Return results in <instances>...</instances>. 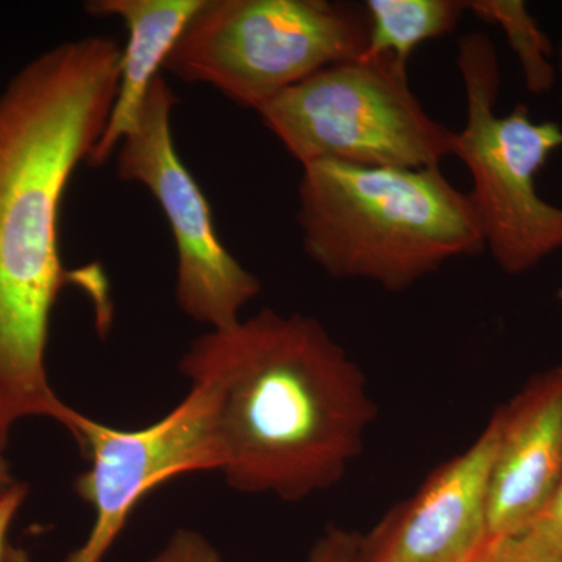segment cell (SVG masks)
<instances>
[{
    "mask_svg": "<svg viewBox=\"0 0 562 562\" xmlns=\"http://www.w3.org/2000/svg\"><path fill=\"white\" fill-rule=\"evenodd\" d=\"M203 0H90L92 16L117 18L128 32L122 47L120 90L101 139L90 160L98 168L109 161L138 121L147 92L165 68L169 54Z\"/></svg>",
    "mask_w": 562,
    "mask_h": 562,
    "instance_id": "cell-11",
    "label": "cell"
},
{
    "mask_svg": "<svg viewBox=\"0 0 562 562\" xmlns=\"http://www.w3.org/2000/svg\"><path fill=\"white\" fill-rule=\"evenodd\" d=\"M179 371L209 395L217 472L244 494L302 502L336 486L379 412L358 362L301 313L203 333Z\"/></svg>",
    "mask_w": 562,
    "mask_h": 562,
    "instance_id": "cell-2",
    "label": "cell"
},
{
    "mask_svg": "<svg viewBox=\"0 0 562 562\" xmlns=\"http://www.w3.org/2000/svg\"><path fill=\"white\" fill-rule=\"evenodd\" d=\"M358 542L360 532L328 527L314 542L306 562H360Z\"/></svg>",
    "mask_w": 562,
    "mask_h": 562,
    "instance_id": "cell-16",
    "label": "cell"
},
{
    "mask_svg": "<svg viewBox=\"0 0 562 562\" xmlns=\"http://www.w3.org/2000/svg\"><path fill=\"white\" fill-rule=\"evenodd\" d=\"M176 105L171 87L158 76L138 121L117 146V176L144 184L171 227L177 305L190 319L220 330L241 319L244 306L260 294L261 281L221 241L210 203L181 161L172 133Z\"/></svg>",
    "mask_w": 562,
    "mask_h": 562,
    "instance_id": "cell-7",
    "label": "cell"
},
{
    "mask_svg": "<svg viewBox=\"0 0 562 562\" xmlns=\"http://www.w3.org/2000/svg\"><path fill=\"white\" fill-rule=\"evenodd\" d=\"M557 72H558V77H560L561 83H562V36L560 40V44H558ZM561 101H562V90H561Z\"/></svg>",
    "mask_w": 562,
    "mask_h": 562,
    "instance_id": "cell-20",
    "label": "cell"
},
{
    "mask_svg": "<svg viewBox=\"0 0 562 562\" xmlns=\"http://www.w3.org/2000/svg\"><path fill=\"white\" fill-rule=\"evenodd\" d=\"M487 519L491 538L530 527L562 479V364L539 372L497 409Z\"/></svg>",
    "mask_w": 562,
    "mask_h": 562,
    "instance_id": "cell-10",
    "label": "cell"
},
{
    "mask_svg": "<svg viewBox=\"0 0 562 562\" xmlns=\"http://www.w3.org/2000/svg\"><path fill=\"white\" fill-rule=\"evenodd\" d=\"M530 527L546 532L547 536L562 546V479L557 491H554L553 497L550 498L549 505L539 514L538 519Z\"/></svg>",
    "mask_w": 562,
    "mask_h": 562,
    "instance_id": "cell-18",
    "label": "cell"
},
{
    "mask_svg": "<svg viewBox=\"0 0 562 562\" xmlns=\"http://www.w3.org/2000/svg\"><path fill=\"white\" fill-rule=\"evenodd\" d=\"M121 61V44L109 36L66 41L0 94V452L25 417H49L76 435L80 413L55 394L46 369L61 291L87 292L102 333L113 321L101 266L63 265L60 214L74 172L105 131Z\"/></svg>",
    "mask_w": 562,
    "mask_h": 562,
    "instance_id": "cell-1",
    "label": "cell"
},
{
    "mask_svg": "<svg viewBox=\"0 0 562 562\" xmlns=\"http://www.w3.org/2000/svg\"><path fill=\"white\" fill-rule=\"evenodd\" d=\"M302 168L303 249L335 279L368 280L402 292L447 261L486 249L471 198L441 168L338 161Z\"/></svg>",
    "mask_w": 562,
    "mask_h": 562,
    "instance_id": "cell-3",
    "label": "cell"
},
{
    "mask_svg": "<svg viewBox=\"0 0 562 562\" xmlns=\"http://www.w3.org/2000/svg\"><path fill=\"white\" fill-rule=\"evenodd\" d=\"M501 417L427 476L358 542L360 562H479L491 539L487 494Z\"/></svg>",
    "mask_w": 562,
    "mask_h": 562,
    "instance_id": "cell-9",
    "label": "cell"
},
{
    "mask_svg": "<svg viewBox=\"0 0 562 562\" xmlns=\"http://www.w3.org/2000/svg\"><path fill=\"white\" fill-rule=\"evenodd\" d=\"M369 38L362 57H392L406 65L425 41L458 27L468 2L462 0H368Z\"/></svg>",
    "mask_w": 562,
    "mask_h": 562,
    "instance_id": "cell-12",
    "label": "cell"
},
{
    "mask_svg": "<svg viewBox=\"0 0 562 562\" xmlns=\"http://www.w3.org/2000/svg\"><path fill=\"white\" fill-rule=\"evenodd\" d=\"M469 13L498 25L522 66L525 83L532 95L552 91L557 66L552 63V43L520 0H472Z\"/></svg>",
    "mask_w": 562,
    "mask_h": 562,
    "instance_id": "cell-13",
    "label": "cell"
},
{
    "mask_svg": "<svg viewBox=\"0 0 562 562\" xmlns=\"http://www.w3.org/2000/svg\"><path fill=\"white\" fill-rule=\"evenodd\" d=\"M364 7L328 0H203L165 68L258 111L313 74L368 47Z\"/></svg>",
    "mask_w": 562,
    "mask_h": 562,
    "instance_id": "cell-4",
    "label": "cell"
},
{
    "mask_svg": "<svg viewBox=\"0 0 562 562\" xmlns=\"http://www.w3.org/2000/svg\"><path fill=\"white\" fill-rule=\"evenodd\" d=\"M213 416L206 392L191 386L165 417L121 430L80 414L74 441L90 468L74 482L80 501L94 512L87 541L63 562H103L139 503L177 476L217 472ZM0 562H31L24 550L7 543Z\"/></svg>",
    "mask_w": 562,
    "mask_h": 562,
    "instance_id": "cell-8",
    "label": "cell"
},
{
    "mask_svg": "<svg viewBox=\"0 0 562 562\" xmlns=\"http://www.w3.org/2000/svg\"><path fill=\"white\" fill-rule=\"evenodd\" d=\"M479 562H562V546L535 527L494 536Z\"/></svg>",
    "mask_w": 562,
    "mask_h": 562,
    "instance_id": "cell-14",
    "label": "cell"
},
{
    "mask_svg": "<svg viewBox=\"0 0 562 562\" xmlns=\"http://www.w3.org/2000/svg\"><path fill=\"white\" fill-rule=\"evenodd\" d=\"M27 484L13 483L5 491L0 492V561L5 550V536L14 516L20 512L22 503L27 497Z\"/></svg>",
    "mask_w": 562,
    "mask_h": 562,
    "instance_id": "cell-17",
    "label": "cell"
},
{
    "mask_svg": "<svg viewBox=\"0 0 562 562\" xmlns=\"http://www.w3.org/2000/svg\"><path fill=\"white\" fill-rule=\"evenodd\" d=\"M257 113L302 166L427 169L453 155L454 132L428 116L392 57L327 66Z\"/></svg>",
    "mask_w": 562,
    "mask_h": 562,
    "instance_id": "cell-6",
    "label": "cell"
},
{
    "mask_svg": "<svg viewBox=\"0 0 562 562\" xmlns=\"http://www.w3.org/2000/svg\"><path fill=\"white\" fill-rule=\"evenodd\" d=\"M13 483L9 462L5 461V458L2 457V452H0V492L5 491L7 487H10Z\"/></svg>",
    "mask_w": 562,
    "mask_h": 562,
    "instance_id": "cell-19",
    "label": "cell"
},
{
    "mask_svg": "<svg viewBox=\"0 0 562 562\" xmlns=\"http://www.w3.org/2000/svg\"><path fill=\"white\" fill-rule=\"evenodd\" d=\"M457 63L468 120L454 132L453 157L471 172L469 198L484 246L503 272L520 276L562 249V209L543 201L536 188L538 173L562 147V127L536 122L522 103L505 116L495 114L502 76L490 36H462Z\"/></svg>",
    "mask_w": 562,
    "mask_h": 562,
    "instance_id": "cell-5",
    "label": "cell"
},
{
    "mask_svg": "<svg viewBox=\"0 0 562 562\" xmlns=\"http://www.w3.org/2000/svg\"><path fill=\"white\" fill-rule=\"evenodd\" d=\"M149 562H224L201 532L181 528L173 532L160 552Z\"/></svg>",
    "mask_w": 562,
    "mask_h": 562,
    "instance_id": "cell-15",
    "label": "cell"
}]
</instances>
